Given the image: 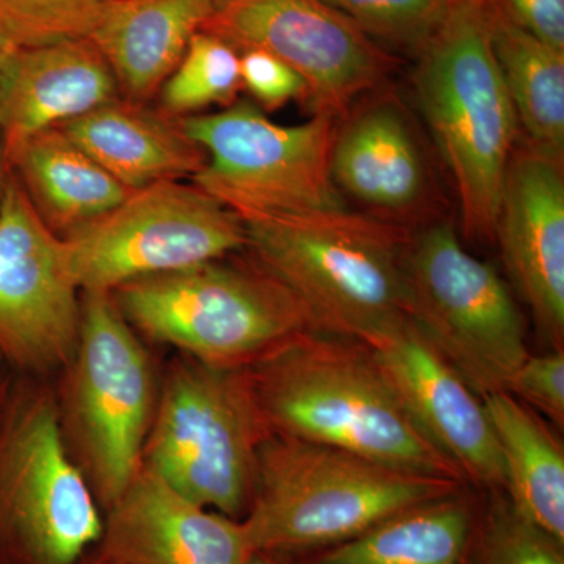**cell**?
I'll use <instances>...</instances> for the list:
<instances>
[{
    "mask_svg": "<svg viewBox=\"0 0 564 564\" xmlns=\"http://www.w3.org/2000/svg\"><path fill=\"white\" fill-rule=\"evenodd\" d=\"M248 372L270 433L466 484L411 421L362 340L306 329Z\"/></svg>",
    "mask_w": 564,
    "mask_h": 564,
    "instance_id": "cell-1",
    "label": "cell"
},
{
    "mask_svg": "<svg viewBox=\"0 0 564 564\" xmlns=\"http://www.w3.org/2000/svg\"><path fill=\"white\" fill-rule=\"evenodd\" d=\"M464 486L329 445L270 434L259 452L242 525L252 552L304 554L344 543L400 511Z\"/></svg>",
    "mask_w": 564,
    "mask_h": 564,
    "instance_id": "cell-2",
    "label": "cell"
},
{
    "mask_svg": "<svg viewBox=\"0 0 564 564\" xmlns=\"http://www.w3.org/2000/svg\"><path fill=\"white\" fill-rule=\"evenodd\" d=\"M247 251L299 300L313 328L366 340L402 321V226L348 209L243 221Z\"/></svg>",
    "mask_w": 564,
    "mask_h": 564,
    "instance_id": "cell-3",
    "label": "cell"
},
{
    "mask_svg": "<svg viewBox=\"0 0 564 564\" xmlns=\"http://www.w3.org/2000/svg\"><path fill=\"white\" fill-rule=\"evenodd\" d=\"M415 93L459 203L463 236L496 239L519 122L494 55L485 6L458 0L419 55Z\"/></svg>",
    "mask_w": 564,
    "mask_h": 564,
    "instance_id": "cell-4",
    "label": "cell"
},
{
    "mask_svg": "<svg viewBox=\"0 0 564 564\" xmlns=\"http://www.w3.org/2000/svg\"><path fill=\"white\" fill-rule=\"evenodd\" d=\"M162 364L110 292H82L79 343L54 378L66 454L106 513L141 469Z\"/></svg>",
    "mask_w": 564,
    "mask_h": 564,
    "instance_id": "cell-5",
    "label": "cell"
},
{
    "mask_svg": "<svg viewBox=\"0 0 564 564\" xmlns=\"http://www.w3.org/2000/svg\"><path fill=\"white\" fill-rule=\"evenodd\" d=\"M245 254L140 278L110 293L144 343L217 369H250L314 328L299 300Z\"/></svg>",
    "mask_w": 564,
    "mask_h": 564,
    "instance_id": "cell-6",
    "label": "cell"
},
{
    "mask_svg": "<svg viewBox=\"0 0 564 564\" xmlns=\"http://www.w3.org/2000/svg\"><path fill=\"white\" fill-rule=\"evenodd\" d=\"M270 434L248 369H217L174 351L162 364L141 469L191 502L242 521Z\"/></svg>",
    "mask_w": 564,
    "mask_h": 564,
    "instance_id": "cell-7",
    "label": "cell"
},
{
    "mask_svg": "<svg viewBox=\"0 0 564 564\" xmlns=\"http://www.w3.org/2000/svg\"><path fill=\"white\" fill-rule=\"evenodd\" d=\"M102 529L63 445L54 378L14 373L0 417V564H77Z\"/></svg>",
    "mask_w": 564,
    "mask_h": 564,
    "instance_id": "cell-8",
    "label": "cell"
},
{
    "mask_svg": "<svg viewBox=\"0 0 564 564\" xmlns=\"http://www.w3.org/2000/svg\"><path fill=\"white\" fill-rule=\"evenodd\" d=\"M404 313L478 397L507 392L529 348L524 318L491 263L463 247L451 221L408 240Z\"/></svg>",
    "mask_w": 564,
    "mask_h": 564,
    "instance_id": "cell-9",
    "label": "cell"
},
{
    "mask_svg": "<svg viewBox=\"0 0 564 564\" xmlns=\"http://www.w3.org/2000/svg\"><path fill=\"white\" fill-rule=\"evenodd\" d=\"M206 152L193 184L242 221L347 209L333 180L337 118L315 113L302 124L270 120L261 107L236 101L217 113L181 118Z\"/></svg>",
    "mask_w": 564,
    "mask_h": 564,
    "instance_id": "cell-10",
    "label": "cell"
},
{
    "mask_svg": "<svg viewBox=\"0 0 564 564\" xmlns=\"http://www.w3.org/2000/svg\"><path fill=\"white\" fill-rule=\"evenodd\" d=\"M65 242L80 292H113L140 278L177 272L247 250L242 218L195 184L159 182Z\"/></svg>",
    "mask_w": 564,
    "mask_h": 564,
    "instance_id": "cell-11",
    "label": "cell"
},
{
    "mask_svg": "<svg viewBox=\"0 0 564 564\" xmlns=\"http://www.w3.org/2000/svg\"><path fill=\"white\" fill-rule=\"evenodd\" d=\"M202 32L239 54L265 51L291 66L313 115L344 117L393 68L391 55L323 0H220Z\"/></svg>",
    "mask_w": 564,
    "mask_h": 564,
    "instance_id": "cell-12",
    "label": "cell"
},
{
    "mask_svg": "<svg viewBox=\"0 0 564 564\" xmlns=\"http://www.w3.org/2000/svg\"><path fill=\"white\" fill-rule=\"evenodd\" d=\"M80 318L65 242L10 174L0 199V358L13 373L55 378L76 351Z\"/></svg>",
    "mask_w": 564,
    "mask_h": 564,
    "instance_id": "cell-13",
    "label": "cell"
},
{
    "mask_svg": "<svg viewBox=\"0 0 564 564\" xmlns=\"http://www.w3.org/2000/svg\"><path fill=\"white\" fill-rule=\"evenodd\" d=\"M411 421L478 492L505 489V470L484 399L404 315L362 340Z\"/></svg>",
    "mask_w": 564,
    "mask_h": 564,
    "instance_id": "cell-14",
    "label": "cell"
},
{
    "mask_svg": "<svg viewBox=\"0 0 564 564\" xmlns=\"http://www.w3.org/2000/svg\"><path fill=\"white\" fill-rule=\"evenodd\" d=\"M496 239L516 288L554 348L564 340L563 162L516 147L500 196Z\"/></svg>",
    "mask_w": 564,
    "mask_h": 564,
    "instance_id": "cell-15",
    "label": "cell"
},
{
    "mask_svg": "<svg viewBox=\"0 0 564 564\" xmlns=\"http://www.w3.org/2000/svg\"><path fill=\"white\" fill-rule=\"evenodd\" d=\"M113 564H248L242 521L191 502L140 469L104 513L95 545Z\"/></svg>",
    "mask_w": 564,
    "mask_h": 564,
    "instance_id": "cell-16",
    "label": "cell"
},
{
    "mask_svg": "<svg viewBox=\"0 0 564 564\" xmlns=\"http://www.w3.org/2000/svg\"><path fill=\"white\" fill-rule=\"evenodd\" d=\"M118 98L109 63L90 40L20 47L0 85V137L7 158L36 133Z\"/></svg>",
    "mask_w": 564,
    "mask_h": 564,
    "instance_id": "cell-17",
    "label": "cell"
},
{
    "mask_svg": "<svg viewBox=\"0 0 564 564\" xmlns=\"http://www.w3.org/2000/svg\"><path fill=\"white\" fill-rule=\"evenodd\" d=\"M332 172L343 195L380 212L386 221L414 215L429 199V166L391 99L366 104L337 128Z\"/></svg>",
    "mask_w": 564,
    "mask_h": 564,
    "instance_id": "cell-18",
    "label": "cell"
},
{
    "mask_svg": "<svg viewBox=\"0 0 564 564\" xmlns=\"http://www.w3.org/2000/svg\"><path fill=\"white\" fill-rule=\"evenodd\" d=\"M58 129L129 191L193 177L206 163L181 121L148 104L118 98Z\"/></svg>",
    "mask_w": 564,
    "mask_h": 564,
    "instance_id": "cell-19",
    "label": "cell"
},
{
    "mask_svg": "<svg viewBox=\"0 0 564 564\" xmlns=\"http://www.w3.org/2000/svg\"><path fill=\"white\" fill-rule=\"evenodd\" d=\"M220 0H115L88 40L109 63L122 99L150 104Z\"/></svg>",
    "mask_w": 564,
    "mask_h": 564,
    "instance_id": "cell-20",
    "label": "cell"
},
{
    "mask_svg": "<svg viewBox=\"0 0 564 564\" xmlns=\"http://www.w3.org/2000/svg\"><path fill=\"white\" fill-rule=\"evenodd\" d=\"M481 492L470 486L400 511L344 543L295 555L284 564H466Z\"/></svg>",
    "mask_w": 564,
    "mask_h": 564,
    "instance_id": "cell-21",
    "label": "cell"
},
{
    "mask_svg": "<svg viewBox=\"0 0 564 564\" xmlns=\"http://www.w3.org/2000/svg\"><path fill=\"white\" fill-rule=\"evenodd\" d=\"M7 162L41 221L61 239L87 228L135 192L58 128L25 140Z\"/></svg>",
    "mask_w": 564,
    "mask_h": 564,
    "instance_id": "cell-22",
    "label": "cell"
},
{
    "mask_svg": "<svg viewBox=\"0 0 564 564\" xmlns=\"http://www.w3.org/2000/svg\"><path fill=\"white\" fill-rule=\"evenodd\" d=\"M505 470V496L530 524L564 544V451L541 415L510 392L484 397Z\"/></svg>",
    "mask_w": 564,
    "mask_h": 564,
    "instance_id": "cell-23",
    "label": "cell"
},
{
    "mask_svg": "<svg viewBox=\"0 0 564 564\" xmlns=\"http://www.w3.org/2000/svg\"><path fill=\"white\" fill-rule=\"evenodd\" d=\"M500 74L527 143L564 159V51L555 50L485 6Z\"/></svg>",
    "mask_w": 564,
    "mask_h": 564,
    "instance_id": "cell-24",
    "label": "cell"
},
{
    "mask_svg": "<svg viewBox=\"0 0 564 564\" xmlns=\"http://www.w3.org/2000/svg\"><path fill=\"white\" fill-rule=\"evenodd\" d=\"M242 88L239 52L218 36L198 32L162 85L159 110L181 120L212 106H231Z\"/></svg>",
    "mask_w": 564,
    "mask_h": 564,
    "instance_id": "cell-25",
    "label": "cell"
},
{
    "mask_svg": "<svg viewBox=\"0 0 564 564\" xmlns=\"http://www.w3.org/2000/svg\"><path fill=\"white\" fill-rule=\"evenodd\" d=\"M466 564H564V544L522 518L503 491L481 492Z\"/></svg>",
    "mask_w": 564,
    "mask_h": 564,
    "instance_id": "cell-26",
    "label": "cell"
},
{
    "mask_svg": "<svg viewBox=\"0 0 564 564\" xmlns=\"http://www.w3.org/2000/svg\"><path fill=\"white\" fill-rule=\"evenodd\" d=\"M370 40L421 55L451 18L458 0H323Z\"/></svg>",
    "mask_w": 564,
    "mask_h": 564,
    "instance_id": "cell-27",
    "label": "cell"
},
{
    "mask_svg": "<svg viewBox=\"0 0 564 564\" xmlns=\"http://www.w3.org/2000/svg\"><path fill=\"white\" fill-rule=\"evenodd\" d=\"M115 0H0V31L17 46L87 39Z\"/></svg>",
    "mask_w": 564,
    "mask_h": 564,
    "instance_id": "cell-28",
    "label": "cell"
},
{
    "mask_svg": "<svg viewBox=\"0 0 564 564\" xmlns=\"http://www.w3.org/2000/svg\"><path fill=\"white\" fill-rule=\"evenodd\" d=\"M529 408L564 425V351L554 348L545 355L527 356L516 370L508 391Z\"/></svg>",
    "mask_w": 564,
    "mask_h": 564,
    "instance_id": "cell-29",
    "label": "cell"
},
{
    "mask_svg": "<svg viewBox=\"0 0 564 564\" xmlns=\"http://www.w3.org/2000/svg\"><path fill=\"white\" fill-rule=\"evenodd\" d=\"M240 77L242 87L262 110H278L285 104L306 99V84L302 77L269 52H240Z\"/></svg>",
    "mask_w": 564,
    "mask_h": 564,
    "instance_id": "cell-30",
    "label": "cell"
},
{
    "mask_svg": "<svg viewBox=\"0 0 564 564\" xmlns=\"http://www.w3.org/2000/svg\"><path fill=\"white\" fill-rule=\"evenodd\" d=\"M488 6L549 46L564 51V0H491Z\"/></svg>",
    "mask_w": 564,
    "mask_h": 564,
    "instance_id": "cell-31",
    "label": "cell"
},
{
    "mask_svg": "<svg viewBox=\"0 0 564 564\" xmlns=\"http://www.w3.org/2000/svg\"><path fill=\"white\" fill-rule=\"evenodd\" d=\"M18 50H20V46H17L6 33L0 31V85H2L7 69H9L10 63L13 61Z\"/></svg>",
    "mask_w": 564,
    "mask_h": 564,
    "instance_id": "cell-32",
    "label": "cell"
},
{
    "mask_svg": "<svg viewBox=\"0 0 564 564\" xmlns=\"http://www.w3.org/2000/svg\"><path fill=\"white\" fill-rule=\"evenodd\" d=\"M13 372L6 362L0 358V417H2L3 408H6L7 399H9L11 380H13Z\"/></svg>",
    "mask_w": 564,
    "mask_h": 564,
    "instance_id": "cell-33",
    "label": "cell"
},
{
    "mask_svg": "<svg viewBox=\"0 0 564 564\" xmlns=\"http://www.w3.org/2000/svg\"><path fill=\"white\" fill-rule=\"evenodd\" d=\"M10 174L9 162H7L6 150H3L2 137H0V199H2L3 192H6Z\"/></svg>",
    "mask_w": 564,
    "mask_h": 564,
    "instance_id": "cell-34",
    "label": "cell"
},
{
    "mask_svg": "<svg viewBox=\"0 0 564 564\" xmlns=\"http://www.w3.org/2000/svg\"><path fill=\"white\" fill-rule=\"evenodd\" d=\"M248 564H284L280 556L269 554V552H252Z\"/></svg>",
    "mask_w": 564,
    "mask_h": 564,
    "instance_id": "cell-35",
    "label": "cell"
},
{
    "mask_svg": "<svg viewBox=\"0 0 564 564\" xmlns=\"http://www.w3.org/2000/svg\"><path fill=\"white\" fill-rule=\"evenodd\" d=\"M77 564H113L110 563L109 560L104 558L102 555L98 554L95 547H91L90 551L87 552Z\"/></svg>",
    "mask_w": 564,
    "mask_h": 564,
    "instance_id": "cell-36",
    "label": "cell"
},
{
    "mask_svg": "<svg viewBox=\"0 0 564 564\" xmlns=\"http://www.w3.org/2000/svg\"><path fill=\"white\" fill-rule=\"evenodd\" d=\"M467 2L480 3V6H488L491 0H467Z\"/></svg>",
    "mask_w": 564,
    "mask_h": 564,
    "instance_id": "cell-37",
    "label": "cell"
}]
</instances>
